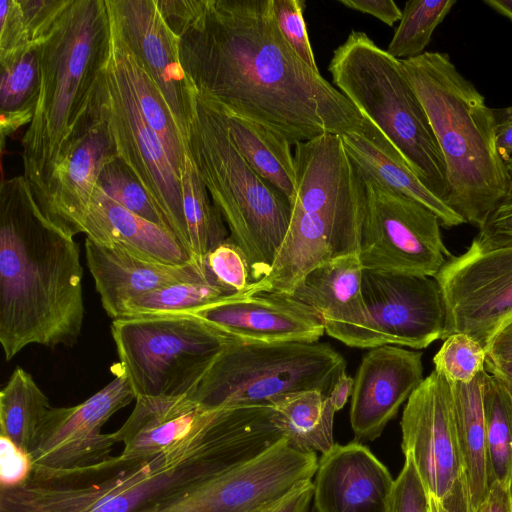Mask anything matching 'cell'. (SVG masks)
Instances as JSON below:
<instances>
[{
  "instance_id": "8992f818",
  "label": "cell",
  "mask_w": 512,
  "mask_h": 512,
  "mask_svg": "<svg viewBox=\"0 0 512 512\" xmlns=\"http://www.w3.org/2000/svg\"><path fill=\"white\" fill-rule=\"evenodd\" d=\"M296 190L284 241L268 274L249 293L290 295L304 276L334 258L359 254L367 189L340 135L294 145Z\"/></svg>"
},
{
  "instance_id": "30bf717a",
  "label": "cell",
  "mask_w": 512,
  "mask_h": 512,
  "mask_svg": "<svg viewBox=\"0 0 512 512\" xmlns=\"http://www.w3.org/2000/svg\"><path fill=\"white\" fill-rule=\"evenodd\" d=\"M111 334L135 398L190 394L233 342L191 312L114 319Z\"/></svg>"
},
{
  "instance_id": "c3c4849f",
  "label": "cell",
  "mask_w": 512,
  "mask_h": 512,
  "mask_svg": "<svg viewBox=\"0 0 512 512\" xmlns=\"http://www.w3.org/2000/svg\"><path fill=\"white\" fill-rule=\"evenodd\" d=\"M345 7L370 14L392 27L400 21L402 11L392 0H339Z\"/></svg>"
},
{
  "instance_id": "ee69618b",
  "label": "cell",
  "mask_w": 512,
  "mask_h": 512,
  "mask_svg": "<svg viewBox=\"0 0 512 512\" xmlns=\"http://www.w3.org/2000/svg\"><path fill=\"white\" fill-rule=\"evenodd\" d=\"M32 45L18 0L0 1V58Z\"/></svg>"
},
{
  "instance_id": "1f68e13d",
  "label": "cell",
  "mask_w": 512,
  "mask_h": 512,
  "mask_svg": "<svg viewBox=\"0 0 512 512\" xmlns=\"http://www.w3.org/2000/svg\"><path fill=\"white\" fill-rule=\"evenodd\" d=\"M0 131L4 138L33 119L41 90L38 44L0 58Z\"/></svg>"
},
{
  "instance_id": "7bdbcfd3",
  "label": "cell",
  "mask_w": 512,
  "mask_h": 512,
  "mask_svg": "<svg viewBox=\"0 0 512 512\" xmlns=\"http://www.w3.org/2000/svg\"><path fill=\"white\" fill-rule=\"evenodd\" d=\"M32 45L39 44L51 31L54 23L70 0H18Z\"/></svg>"
},
{
  "instance_id": "277c9868",
  "label": "cell",
  "mask_w": 512,
  "mask_h": 512,
  "mask_svg": "<svg viewBox=\"0 0 512 512\" xmlns=\"http://www.w3.org/2000/svg\"><path fill=\"white\" fill-rule=\"evenodd\" d=\"M110 45L106 0H70L38 44L41 90L22 159L40 210L54 166L101 112Z\"/></svg>"
},
{
  "instance_id": "94428289",
  "label": "cell",
  "mask_w": 512,
  "mask_h": 512,
  "mask_svg": "<svg viewBox=\"0 0 512 512\" xmlns=\"http://www.w3.org/2000/svg\"><path fill=\"white\" fill-rule=\"evenodd\" d=\"M508 485H509V492H510L511 506H512V471H511V475H510V478H509Z\"/></svg>"
},
{
  "instance_id": "8fae6325",
  "label": "cell",
  "mask_w": 512,
  "mask_h": 512,
  "mask_svg": "<svg viewBox=\"0 0 512 512\" xmlns=\"http://www.w3.org/2000/svg\"><path fill=\"white\" fill-rule=\"evenodd\" d=\"M445 307L441 339L464 333L485 349L512 319V243L474 238L459 256L450 257L437 275Z\"/></svg>"
},
{
  "instance_id": "6f0895ef",
  "label": "cell",
  "mask_w": 512,
  "mask_h": 512,
  "mask_svg": "<svg viewBox=\"0 0 512 512\" xmlns=\"http://www.w3.org/2000/svg\"><path fill=\"white\" fill-rule=\"evenodd\" d=\"M428 512H448V509L444 500L428 494Z\"/></svg>"
},
{
  "instance_id": "836d02e7",
  "label": "cell",
  "mask_w": 512,
  "mask_h": 512,
  "mask_svg": "<svg viewBox=\"0 0 512 512\" xmlns=\"http://www.w3.org/2000/svg\"><path fill=\"white\" fill-rule=\"evenodd\" d=\"M183 211L193 259L205 265L207 255L229 237L226 223L189 155L181 178Z\"/></svg>"
},
{
  "instance_id": "4316f807",
  "label": "cell",
  "mask_w": 512,
  "mask_h": 512,
  "mask_svg": "<svg viewBox=\"0 0 512 512\" xmlns=\"http://www.w3.org/2000/svg\"><path fill=\"white\" fill-rule=\"evenodd\" d=\"M345 150L365 183L409 197L437 215L441 226L452 228L464 220L417 178L400 153L376 127L369 136L351 132L340 136Z\"/></svg>"
},
{
  "instance_id": "db71d44e",
  "label": "cell",
  "mask_w": 512,
  "mask_h": 512,
  "mask_svg": "<svg viewBox=\"0 0 512 512\" xmlns=\"http://www.w3.org/2000/svg\"><path fill=\"white\" fill-rule=\"evenodd\" d=\"M485 370L500 382L512 401V362L496 361L487 357Z\"/></svg>"
},
{
  "instance_id": "f546056e",
  "label": "cell",
  "mask_w": 512,
  "mask_h": 512,
  "mask_svg": "<svg viewBox=\"0 0 512 512\" xmlns=\"http://www.w3.org/2000/svg\"><path fill=\"white\" fill-rule=\"evenodd\" d=\"M110 52L118 62L142 116L162 141L182 178L190 155L188 141L159 88L140 67L112 26Z\"/></svg>"
},
{
  "instance_id": "816d5d0a",
  "label": "cell",
  "mask_w": 512,
  "mask_h": 512,
  "mask_svg": "<svg viewBox=\"0 0 512 512\" xmlns=\"http://www.w3.org/2000/svg\"><path fill=\"white\" fill-rule=\"evenodd\" d=\"M444 502L448 512H474L464 471L457 479L450 493L444 499Z\"/></svg>"
},
{
  "instance_id": "11a10c76",
  "label": "cell",
  "mask_w": 512,
  "mask_h": 512,
  "mask_svg": "<svg viewBox=\"0 0 512 512\" xmlns=\"http://www.w3.org/2000/svg\"><path fill=\"white\" fill-rule=\"evenodd\" d=\"M495 142L499 155L506 162L512 157V119L497 123Z\"/></svg>"
},
{
  "instance_id": "5bb4252c",
  "label": "cell",
  "mask_w": 512,
  "mask_h": 512,
  "mask_svg": "<svg viewBox=\"0 0 512 512\" xmlns=\"http://www.w3.org/2000/svg\"><path fill=\"white\" fill-rule=\"evenodd\" d=\"M317 466L315 452L282 438L258 457L139 512H255L312 480Z\"/></svg>"
},
{
  "instance_id": "e0dca14e",
  "label": "cell",
  "mask_w": 512,
  "mask_h": 512,
  "mask_svg": "<svg viewBox=\"0 0 512 512\" xmlns=\"http://www.w3.org/2000/svg\"><path fill=\"white\" fill-rule=\"evenodd\" d=\"M403 454H410L428 494L444 500L464 471L449 381L433 370L406 402Z\"/></svg>"
},
{
  "instance_id": "7402d4cb",
  "label": "cell",
  "mask_w": 512,
  "mask_h": 512,
  "mask_svg": "<svg viewBox=\"0 0 512 512\" xmlns=\"http://www.w3.org/2000/svg\"><path fill=\"white\" fill-rule=\"evenodd\" d=\"M314 477L317 512H390L395 480L359 441L335 443L318 459Z\"/></svg>"
},
{
  "instance_id": "74e56055",
  "label": "cell",
  "mask_w": 512,
  "mask_h": 512,
  "mask_svg": "<svg viewBox=\"0 0 512 512\" xmlns=\"http://www.w3.org/2000/svg\"><path fill=\"white\" fill-rule=\"evenodd\" d=\"M97 187L122 207L172 233L164 215L118 154L103 166Z\"/></svg>"
},
{
  "instance_id": "cb8c5ba5",
  "label": "cell",
  "mask_w": 512,
  "mask_h": 512,
  "mask_svg": "<svg viewBox=\"0 0 512 512\" xmlns=\"http://www.w3.org/2000/svg\"><path fill=\"white\" fill-rule=\"evenodd\" d=\"M362 273L359 254L340 256L308 272L289 296L314 309L323 320L325 333L342 342L368 316L361 292Z\"/></svg>"
},
{
  "instance_id": "4fadbf2b",
  "label": "cell",
  "mask_w": 512,
  "mask_h": 512,
  "mask_svg": "<svg viewBox=\"0 0 512 512\" xmlns=\"http://www.w3.org/2000/svg\"><path fill=\"white\" fill-rule=\"evenodd\" d=\"M361 292L368 316L345 345L423 349L441 339L445 307L435 278L363 269Z\"/></svg>"
},
{
  "instance_id": "d4e9b609",
  "label": "cell",
  "mask_w": 512,
  "mask_h": 512,
  "mask_svg": "<svg viewBox=\"0 0 512 512\" xmlns=\"http://www.w3.org/2000/svg\"><path fill=\"white\" fill-rule=\"evenodd\" d=\"M125 423L113 432L124 445L120 456L138 459L156 456L188 438L208 410L189 395L140 396Z\"/></svg>"
},
{
  "instance_id": "f5cc1de1",
  "label": "cell",
  "mask_w": 512,
  "mask_h": 512,
  "mask_svg": "<svg viewBox=\"0 0 512 512\" xmlns=\"http://www.w3.org/2000/svg\"><path fill=\"white\" fill-rule=\"evenodd\" d=\"M354 379L343 372L332 386L328 395L334 410H341L352 395Z\"/></svg>"
},
{
  "instance_id": "603a6c76",
  "label": "cell",
  "mask_w": 512,
  "mask_h": 512,
  "mask_svg": "<svg viewBox=\"0 0 512 512\" xmlns=\"http://www.w3.org/2000/svg\"><path fill=\"white\" fill-rule=\"evenodd\" d=\"M85 255L101 304L107 315L118 319L123 305L162 287L206 280L213 275L206 265L190 262L171 265L152 260L119 246L85 240Z\"/></svg>"
},
{
  "instance_id": "f35d334b",
  "label": "cell",
  "mask_w": 512,
  "mask_h": 512,
  "mask_svg": "<svg viewBox=\"0 0 512 512\" xmlns=\"http://www.w3.org/2000/svg\"><path fill=\"white\" fill-rule=\"evenodd\" d=\"M486 351L471 336L449 335L433 358L435 371L451 383H470L485 370Z\"/></svg>"
},
{
  "instance_id": "ba28073f",
  "label": "cell",
  "mask_w": 512,
  "mask_h": 512,
  "mask_svg": "<svg viewBox=\"0 0 512 512\" xmlns=\"http://www.w3.org/2000/svg\"><path fill=\"white\" fill-rule=\"evenodd\" d=\"M328 70L337 89L376 125L424 186L445 203L444 157L401 61L364 32L352 31L334 50Z\"/></svg>"
},
{
  "instance_id": "8d00e7d4",
  "label": "cell",
  "mask_w": 512,
  "mask_h": 512,
  "mask_svg": "<svg viewBox=\"0 0 512 512\" xmlns=\"http://www.w3.org/2000/svg\"><path fill=\"white\" fill-rule=\"evenodd\" d=\"M456 0H410L405 3L399 25L386 49L399 60L423 54L437 26L451 11Z\"/></svg>"
},
{
  "instance_id": "484cf974",
  "label": "cell",
  "mask_w": 512,
  "mask_h": 512,
  "mask_svg": "<svg viewBox=\"0 0 512 512\" xmlns=\"http://www.w3.org/2000/svg\"><path fill=\"white\" fill-rule=\"evenodd\" d=\"M82 233L97 244L119 246L166 264L195 261L170 231L122 207L98 187L83 221Z\"/></svg>"
},
{
  "instance_id": "d6a6232c",
  "label": "cell",
  "mask_w": 512,
  "mask_h": 512,
  "mask_svg": "<svg viewBox=\"0 0 512 512\" xmlns=\"http://www.w3.org/2000/svg\"><path fill=\"white\" fill-rule=\"evenodd\" d=\"M51 408L33 377L17 367L0 392V434L29 453Z\"/></svg>"
},
{
  "instance_id": "ffe728a7",
  "label": "cell",
  "mask_w": 512,
  "mask_h": 512,
  "mask_svg": "<svg viewBox=\"0 0 512 512\" xmlns=\"http://www.w3.org/2000/svg\"><path fill=\"white\" fill-rule=\"evenodd\" d=\"M424 380L422 353L384 345L362 358L351 395L350 424L355 438L374 441Z\"/></svg>"
},
{
  "instance_id": "e575fe53",
  "label": "cell",
  "mask_w": 512,
  "mask_h": 512,
  "mask_svg": "<svg viewBox=\"0 0 512 512\" xmlns=\"http://www.w3.org/2000/svg\"><path fill=\"white\" fill-rule=\"evenodd\" d=\"M487 464L490 483H508L512 471V401L500 382L481 373Z\"/></svg>"
},
{
  "instance_id": "d6986e66",
  "label": "cell",
  "mask_w": 512,
  "mask_h": 512,
  "mask_svg": "<svg viewBox=\"0 0 512 512\" xmlns=\"http://www.w3.org/2000/svg\"><path fill=\"white\" fill-rule=\"evenodd\" d=\"M193 313L244 344L312 343L325 333L323 320L314 309L275 292L241 294Z\"/></svg>"
},
{
  "instance_id": "91938a15",
  "label": "cell",
  "mask_w": 512,
  "mask_h": 512,
  "mask_svg": "<svg viewBox=\"0 0 512 512\" xmlns=\"http://www.w3.org/2000/svg\"><path fill=\"white\" fill-rule=\"evenodd\" d=\"M505 163H506V168H507L508 174L512 180V157H510Z\"/></svg>"
},
{
  "instance_id": "b9f144b4",
  "label": "cell",
  "mask_w": 512,
  "mask_h": 512,
  "mask_svg": "<svg viewBox=\"0 0 512 512\" xmlns=\"http://www.w3.org/2000/svg\"><path fill=\"white\" fill-rule=\"evenodd\" d=\"M404 456L403 468L394 482L390 512H428V494L414 460L410 454Z\"/></svg>"
},
{
  "instance_id": "681fc988",
  "label": "cell",
  "mask_w": 512,
  "mask_h": 512,
  "mask_svg": "<svg viewBox=\"0 0 512 512\" xmlns=\"http://www.w3.org/2000/svg\"><path fill=\"white\" fill-rule=\"evenodd\" d=\"M474 512H512L508 483L491 482L486 497Z\"/></svg>"
},
{
  "instance_id": "7c38bea8",
  "label": "cell",
  "mask_w": 512,
  "mask_h": 512,
  "mask_svg": "<svg viewBox=\"0 0 512 512\" xmlns=\"http://www.w3.org/2000/svg\"><path fill=\"white\" fill-rule=\"evenodd\" d=\"M365 184L367 209L359 251L363 269L434 278L453 256L443 242L437 215L409 197Z\"/></svg>"
},
{
  "instance_id": "83f0119b",
  "label": "cell",
  "mask_w": 512,
  "mask_h": 512,
  "mask_svg": "<svg viewBox=\"0 0 512 512\" xmlns=\"http://www.w3.org/2000/svg\"><path fill=\"white\" fill-rule=\"evenodd\" d=\"M214 109L220 114L233 145L248 165L291 201L296 190L292 144L262 125Z\"/></svg>"
},
{
  "instance_id": "9c48e42d",
  "label": "cell",
  "mask_w": 512,
  "mask_h": 512,
  "mask_svg": "<svg viewBox=\"0 0 512 512\" xmlns=\"http://www.w3.org/2000/svg\"><path fill=\"white\" fill-rule=\"evenodd\" d=\"M346 371L343 356L328 343L228 344L189 397L202 409L271 405L302 391L326 396Z\"/></svg>"
},
{
  "instance_id": "680465c9",
  "label": "cell",
  "mask_w": 512,
  "mask_h": 512,
  "mask_svg": "<svg viewBox=\"0 0 512 512\" xmlns=\"http://www.w3.org/2000/svg\"><path fill=\"white\" fill-rule=\"evenodd\" d=\"M494 113H495L497 123L501 122V121L512 119V105H510L506 108L494 110Z\"/></svg>"
},
{
  "instance_id": "9f6ffc18",
  "label": "cell",
  "mask_w": 512,
  "mask_h": 512,
  "mask_svg": "<svg viewBox=\"0 0 512 512\" xmlns=\"http://www.w3.org/2000/svg\"><path fill=\"white\" fill-rule=\"evenodd\" d=\"M488 7L512 21V0H484Z\"/></svg>"
},
{
  "instance_id": "44dd1931",
  "label": "cell",
  "mask_w": 512,
  "mask_h": 512,
  "mask_svg": "<svg viewBox=\"0 0 512 512\" xmlns=\"http://www.w3.org/2000/svg\"><path fill=\"white\" fill-rule=\"evenodd\" d=\"M106 101L107 90L99 117L78 135L54 166L41 208L48 220L73 238L82 233L103 166L117 155Z\"/></svg>"
},
{
  "instance_id": "4dcf8cb0",
  "label": "cell",
  "mask_w": 512,
  "mask_h": 512,
  "mask_svg": "<svg viewBox=\"0 0 512 512\" xmlns=\"http://www.w3.org/2000/svg\"><path fill=\"white\" fill-rule=\"evenodd\" d=\"M284 438L303 452L327 453L333 446L336 411L328 396L319 391L288 394L271 404Z\"/></svg>"
},
{
  "instance_id": "52a82bcc",
  "label": "cell",
  "mask_w": 512,
  "mask_h": 512,
  "mask_svg": "<svg viewBox=\"0 0 512 512\" xmlns=\"http://www.w3.org/2000/svg\"><path fill=\"white\" fill-rule=\"evenodd\" d=\"M188 146L230 239L246 258L251 283L258 282L270 271L286 236L290 201L248 165L218 111L197 94Z\"/></svg>"
},
{
  "instance_id": "f6af8a7d",
  "label": "cell",
  "mask_w": 512,
  "mask_h": 512,
  "mask_svg": "<svg viewBox=\"0 0 512 512\" xmlns=\"http://www.w3.org/2000/svg\"><path fill=\"white\" fill-rule=\"evenodd\" d=\"M33 463L28 452L0 435V488L23 484L31 475Z\"/></svg>"
},
{
  "instance_id": "6da1fadb",
  "label": "cell",
  "mask_w": 512,
  "mask_h": 512,
  "mask_svg": "<svg viewBox=\"0 0 512 512\" xmlns=\"http://www.w3.org/2000/svg\"><path fill=\"white\" fill-rule=\"evenodd\" d=\"M174 35L199 98L292 146L324 134L366 135L373 126L293 51L278 27L273 0H194L188 22Z\"/></svg>"
},
{
  "instance_id": "7dc6e473",
  "label": "cell",
  "mask_w": 512,
  "mask_h": 512,
  "mask_svg": "<svg viewBox=\"0 0 512 512\" xmlns=\"http://www.w3.org/2000/svg\"><path fill=\"white\" fill-rule=\"evenodd\" d=\"M313 494V482L312 480H306L283 497L255 512H309Z\"/></svg>"
},
{
  "instance_id": "ac0fdd59",
  "label": "cell",
  "mask_w": 512,
  "mask_h": 512,
  "mask_svg": "<svg viewBox=\"0 0 512 512\" xmlns=\"http://www.w3.org/2000/svg\"><path fill=\"white\" fill-rule=\"evenodd\" d=\"M111 26L164 96L188 141L196 91L179 56L178 38L164 21L156 0H106Z\"/></svg>"
},
{
  "instance_id": "9a60e30c",
  "label": "cell",
  "mask_w": 512,
  "mask_h": 512,
  "mask_svg": "<svg viewBox=\"0 0 512 512\" xmlns=\"http://www.w3.org/2000/svg\"><path fill=\"white\" fill-rule=\"evenodd\" d=\"M105 78L107 116L117 154L141 182L174 236L192 256L183 211L181 176L162 141L142 116L111 52Z\"/></svg>"
},
{
  "instance_id": "5b68a950",
  "label": "cell",
  "mask_w": 512,
  "mask_h": 512,
  "mask_svg": "<svg viewBox=\"0 0 512 512\" xmlns=\"http://www.w3.org/2000/svg\"><path fill=\"white\" fill-rule=\"evenodd\" d=\"M400 61L444 157L445 204L480 229L512 183L496 148L494 109L447 53L427 51Z\"/></svg>"
},
{
  "instance_id": "3957f363",
  "label": "cell",
  "mask_w": 512,
  "mask_h": 512,
  "mask_svg": "<svg viewBox=\"0 0 512 512\" xmlns=\"http://www.w3.org/2000/svg\"><path fill=\"white\" fill-rule=\"evenodd\" d=\"M73 237L48 220L24 176L0 188V343L6 361L30 344L71 347L84 320Z\"/></svg>"
},
{
  "instance_id": "7a4b0ae2",
  "label": "cell",
  "mask_w": 512,
  "mask_h": 512,
  "mask_svg": "<svg viewBox=\"0 0 512 512\" xmlns=\"http://www.w3.org/2000/svg\"><path fill=\"white\" fill-rule=\"evenodd\" d=\"M270 446L246 407L208 410L185 440L148 458L120 455L86 467H33L21 485L0 488V512H139L242 465Z\"/></svg>"
},
{
  "instance_id": "bcb514c9",
  "label": "cell",
  "mask_w": 512,
  "mask_h": 512,
  "mask_svg": "<svg viewBox=\"0 0 512 512\" xmlns=\"http://www.w3.org/2000/svg\"><path fill=\"white\" fill-rule=\"evenodd\" d=\"M475 238L486 243H512V183L504 199L489 215Z\"/></svg>"
},
{
  "instance_id": "60d3db41",
  "label": "cell",
  "mask_w": 512,
  "mask_h": 512,
  "mask_svg": "<svg viewBox=\"0 0 512 512\" xmlns=\"http://www.w3.org/2000/svg\"><path fill=\"white\" fill-rule=\"evenodd\" d=\"M274 14L278 27L293 51L310 68L319 71L309 41L302 0H273Z\"/></svg>"
},
{
  "instance_id": "f1b7e54d",
  "label": "cell",
  "mask_w": 512,
  "mask_h": 512,
  "mask_svg": "<svg viewBox=\"0 0 512 512\" xmlns=\"http://www.w3.org/2000/svg\"><path fill=\"white\" fill-rule=\"evenodd\" d=\"M481 373L470 383L449 382L464 473L474 510L486 497L490 485Z\"/></svg>"
},
{
  "instance_id": "2e32d148",
  "label": "cell",
  "mask_w": 512,
  "mask_h": 512,
  "mask_svg": "<svg viewBox=\"0 0 512 512\" xmlns=\"http://www.w3.org/2000/svg\"><path fill=\"white\" fill-rule=\"evenodd\" d=\"M114 379L84 402L51 408L29 452L33 467L66 470L100 463L111 457L117 443L104 424L135 399L120 364L112 367Z\"/></svg>"
},
{
  "instance_id": "d590c367",
  "label": "cell",
  "mask_w": 512,
  "mask_h": 512,
  "mask_svg": "<svg viewBox=\"0 0 512 512\" xmlns=\"http://www.w3.org/2000/svg\"><path fill=\"white\" fill-rule=\"evenodd\" d=\"M238 295L241 294L222 285L212 276L202 281L168 285L138 296L123 305L119 318L193 313Z\"/></svg>"
},
{
  "instance_id": "f907efd6",
  "label": "cell",
  "mask_w": 512,
  "mask_h": 512,
  "mask_svg": "<svg viewBox=\"0 0 512 512\" xmlns=\"http://www.w3.org/2000/svg\"><path fill=\"white\" fill-rule=\"evenodd\" d=\"M486 355L492 360L512 362V319L491 339Z\"/></svg>"
},
{
  "instance_id": "ab89813d",
  "label": "cell",
  "mask_w": 512,
  "mask_h": 512,
  "mask_svg": "<svg viewBox=\"0 0 512 512\" xmlns=\"http://www.w3.org/2000/svg\"><path fill=\"white\" fill-rule=\"evenodd\" d=\"M205 265L222 285L240 294L251 286L249 267L239 247L228 237L205 258Z\"/></svg>"
}]
</instances>
